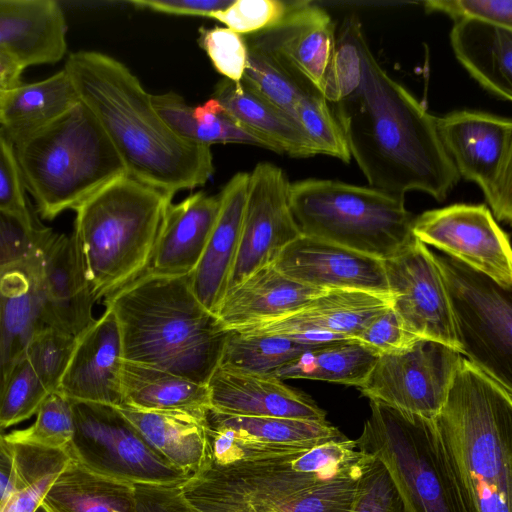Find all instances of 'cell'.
<instances>
[{
	"label": "cell",
	"mask_w": 512,
	"mask_h": 512,
	"mask_svg": "<svg viewBox=\"0 0 512 512\" xmlns=\"http://www.w3.org/2000/svg\"><path fill=\"white\" fill-rule=\"evenodd\" d=\"M76 340L70 333L45 325L31 337L25 357L49 392L57 391Z\"/></svg>",
	"instance_id": "obj_43"
},
{
	"label": "cell",
	"mask_w": 512,
	"mask_h": 512,
	"mask_svg": "<svg viewBox=\"0 0 512 512\" xmlns=\"http://www.w3.org/2000/svg\"><path fill=\"white\" fill-rule=\"evenodd\" d=\"M80 102L68 72L5 91L0 129L14 147L46 129Z\"/></svg>",
	"instance_id": "obj_28"
},
{
	"label": "cell",
	"mask_w": 512,
	"mask_h": 512,
	"mask_svg": "<svg viewBox=\"0 0 512 512\" xmlns=\"http://www.w3.org/2000/svg\"><path fill=\"white\" fill-rule=\"evenodd\" d=\"M11 492L0 512H35L57 475L71 460L67 450L11 443Z\"/></svg>",
	"instance_id": "obj_36"
},
{
	"label": "cell",
	"mask_w": 512,
	"mask_h": 512,
	"mask_svg": "<svg viewBox=\"0 0 512 512\" xmlns=\"http://www.w3.org/2000/svg\"><path fill=\"white\" fill-rule=\"evenodd\" d=\"M35 416L29 427L6 434L8 442L66 450L75 431L72 400L59 391L51 392Z\"/></svg>",
	"instance_id": "obj_41"
},
{
	"label": "cell",
	"mask_w": 512,
	"mask_h": 512,
	"mask_svg": "<svg viewBox=\"0 0 512 512\" xmlns=\"http://www.w3.org/2000/svg\"><path fill=\"white\" fill-rule=\"evenodd\" d=\"M122 406L145 411H175L205 418L211 409L207 384L152 366L123 360Z\"/></svg>",
	"instance_id": "obj_31"
},
{
	"label": "cell",
	"mask_w": 512,
	"mask_h": 512,
	"mask_svg": "<svg viewBox=\"0 0 512 512\" xmlns=\"http://www.w3.org/2000/svg\"><path fill=\"white\" fill-rule=\"evenodd\" d=\"M14 148L26 191L44 220L75 211L102 187L127 174L103 128L81 101Z\"/></svg>",
	"instance_id": "obj_6"
},
{
	"label": "cell",
	"mask_w": 512,
	"mask_h": 512,
	"mask_svg": "<svg viewBox=\"0 0 512 512\" xmlns=\"http://www.w3.org/2000/svg\"><path fill=\"white\" fill-rule=\"evenodd\" d=\"M345 436L328 420L240 416L211 408L206 414L203 463L223 466Z\"/></svg>",
	"instance_id": "obj_17"
},
{
	"label": "cell",
	"mask_w": 512,
	"mask_h": 512,
	"mask_svg": "<svg viewBox=\"0 0 512 512\" xmlns=\"http://www.w3.org/2000/svg\"><path fill=\"white\" fill-rule=\"evenodd\" d=\"M461 355L512 391V289L455 259L434 253Z\"/></svg>",
	"instance_id": "obj_9"
},
{
	"label": "cell",
	"mask_w": 512,
	"mask_h": 512,
	"mask_svg": "<svg viewBox=\"0 0 512 512\" xmlns=\"http://www.w3.org/2000/svg\"><path fill=\"white\" fill-rule=\"evenodd\" d=\"M332 111L369 186L403 198L421 191L443 201L460 177L437 118L374 57L358 17L337 33Z\"/></svg>",
	"instance_id": "obj_1"
},
{
	"label": "cell",
	"mask_w": 512,
	"mask_h": 512,
	"mask_svg": "<svg viewBox=\"0 0 512 512\" xmlns=\"http://www.w3.org/2000/svg\"><path fill=\"white\" fill-rule=\"evenodd\" d=\"M315 347L277 335L229 330L218 366L243 373L273 375L277 369Z\"/></svg>",
	"instance_id": "obj_38"
},
{
	"label": "cell",
	"mask_w": 512,
	"mask_h": 512,
	"mask_svg": "<svg viewBox=\"0 0 512 512\" xmlns=\"http://www.w3.org/2000/svg\"><path fill=\"white\" fill-rule=\"evenodd\" d=\"M207 387L211 408L224 414L327 421L326 411L310 396L273 375L218 366Z\"/></svg>",
	"instance_id": "obj_21"
},
{
	"label": "cell",
	"mask_w": 512,
	"mask_h": 512,
	"mask_svg": "<svg viewBox=\"0 0 512 512\" xmlns=\"http://www.w3.org/2000/svg\"><path fill=\"white\" fill-rule=\"evenodd\" d=\"M173 196L125 174L75 210L71 234L97 301L146 271Z\"/></svg>",
	"instance_id": "obj_5"
},
{
	"label": "cell",
	"mask_w": 512,
	"mask_h": 512,
	"mask_svg": "<svg viewBox=\"0 0 512 512\" xmlns=\"http://www.w3.org/2000/svg\"><path fill=\"white\" fill-rule=\"evenodd\" d=\"M356 443L384 465L408 512H474L434 420L370 400Z\"/></svg>",
	"instance_id": "obj_7"
},
{
	"label": "cell",
	"mask_w": 512,
	"mask_h": 512,
	"mask_svg": "<svg viewBox=\"0 0 512 512\" xmlns=\"http://www.w3.org/2000/svg\"><path fill=\"white\" fill-rule=\"evenodd\" d=\"M63 68L128 175L172 195L203 185L212 176L211 147L176 135L155 109L152 95L123 63L81 50L71 53Z\"/></svg>",
	"instance_id": "obj_2"
},
{
	"label": "cell",
	"mask_w": 512,
	"mask_h": 512,
	"mask_svg": "<svg viewBox=\"0 0 512 512\" xmlns=\"http://www.w3.org/2000/svg\"><path fill=\"white\" fill-rule=\"evenodd\" d=\"M296 121L315 154L349 163L351 154L328 100L317 90L303 95L295 106Z\"/></svg>",
	"instance_id": "obj_40"
},
{
	"label": "cell",
	"mask_w": 512,
	"mask_h": 512,
	"mask_svg": "<svg viewBox=\"0 0 512 512\" xmlns=\"http://www.w3.org/2000/svg\"><path fill=\"white\" fill-rule=\"evenodd\" d=\"M412 234L500 286L512 289L509 237L484 204H453L415 216Z\"/></svg>",
	"instance_id": "obj_13"
},
{
	"label": "cell",
	"mask_w": 512,
	"mask_h": 512,
	"mask_svg": "<svg viewBox=\"0 0 512 512\" xmlns=\"http://www.w3.org/2000/svg\"><path fill=\"white\" fill-rule=\"evenodd\" d=\"M242 127L260 138L267 149L294 158L316 155L298 123L241 82L221 80L213 97Z\"/></svg>",
	"instance_id": "obj_30"
},
{
	"label": "cell",
	"mask_w": 512,
	"mask_h": 512,
	"mask_svg": "<svg viewBox=\"0 0 512 512\" xmlns=\"http://www.w3.org/2000/svg\"><path fill=\"white\" fill-rule=\"evenodd\" d=\"M351 512H408L386 468L374 457L360 479Z\"/></svg>",
	"instance_id": "obj_47"
},
{
	"label": "cell",
	"mask_w": 512,
	"mask_h": 512,
	"mask_svg": "<svg viewBox=\"0 0 512 512\" xmlns=\"http://www.w3.org/2000/svg\"><path fill=\"white\" fill-rule=\"evenodd\" d=\"M289 202L302 236L381 260L414 238L404 199L370 186L309 178L290 184Z\"/></svg>",
	"instance_id": "obj_8"
},
{
	"label": "cell",
	"mask_w": 512,
	"mask_h": 512,
	"mask_svg": "<svg viewBox=\"0 0 512 512\" xmlns=\"http://www.w3.org/2000/svg\"><path fill=\"white\" fill-rule=\"evenodd\" d=\"M290 184L285 172L269 162L258 163L249 173L240 244L228 289L272 265L286 246L302 236L290 207Z\"/></svg>",
	"instance_id": "obj_15"
},
{
	"label": "cell",
	"mask_w": 512,
	"mask_h": 512,
	"mask_svg": "<svg viewBox=\"0 0 512 512\" xmlns=\"http://www.w3.org/2000/svg\"><path fill=\"white\" fill-rule=\"evenodd\" d=\"M24 70L16 61L0 53V90L7 91L21 84Z\"/></svg>",
	"instance_id": "obj_54"
},
{
	"label": "cell",
	"mask_w": 512,
	"mask_h": 512,
	"mask_svg": "<svg viewBox=\"0 0 512 512\" xmlns=\"http://www.w3.org/2000/svg\"><path fill=\"white\" fill-rule=\"evenodd\" d=\"M285 276L323 290H358L391 298L383 260L300 236L272 264Z\"/></svg>",
	"instance_id": "obj_18"
},
{
	"label": "cell",
	"mask_w": 512,
	"mask_h": 512,
	"mask_svg": "<svg viewBox=\"0 0 512 512\" xmlns=\"http://www.w3.org/2000/svg\"><path fill=\"white\" fill-rule=\"evenodd\" d=\"M378 355L411 349L421 338L411 333L392 306L376 316L355 338Z\"/></svg>",
	"instance_id": "obj_48"
},
{
	"label": "cell",
	"mask_w": 512,
	"mask_h": 512,
	"mask_svg": "<svg viewBox=\"0 0 512 512\" xmlns=\"http://www.w3.org/2000/svg\"><path fill=\"white\" fill-rule=\"evenodd\" d=\"M326 291L297 282L269 265L228 289L216 315L228 330L254 326L293 314Z\"/></svg>",
	"instance_id": "obj_26"
},
{
	"label": "cell",
	"mask_w": 512,
	"mask_h": 512,
	"mask_svg": "<svg viewBox=\"0 0 512 512\" xmlns=\"http://www.w3.org/2000/svg\"><path fill=\"white\" fill-rule=\"evenodd\" d=\"M198 43L225 79L240 82L247 60L244 36L227 27L200 28Z\"/></svg>",
	"instance_id": "obj_45"
},
{
	"label": "cell",
	"mask_w": 512,
	"mask_h": 512,
	"mask_svg": "<svg viewBox=\"0 0 512 512\" xmlns=\"http://www.w3.org/2000/svg\"><path fill=\"white\" fill-rule=\"evenodd\" d=\"M443 147L459 177L476 183L493 216L512 221V121L477 110L437 118Z\"/></svg>",
	"instance_id": "obj_11"
},
{
	"label": "cell",
	"mask_w": 512,
	"mask_h": 512,
	"mask_svg": "<svg viewBox=\"0 0 512 512\" xmlns=\"http://www.w3.org/2000/svg\"><path fill=\"white\" fill-rule=\"evenodd\" d=\"M368 465L299 493L289 496L244 497L215 512H351L360 479Z\"/></svg>",
	"instance_id": "obj_37"
},
{
	"label": "cell",
	"mask_w": 512,
	"mask_h": 512,
	"mask_svg": "<svg viewBox=\"0 0 512 512\" xmlns=\"http://www.w3.org/2000/svg\"><path fill=\"white\" fill-rule=\"evenodd\" d=\"M123 348L114 313L100 318L77 336L57 391L74 401L122 406Z\"/></svg>",
	"instance_id": "obj_19"
},
{
	"label": "cell",
	"mask_w": 512,
	"mask_h": 512,
	"mask_svg": "<svg viewBox=\"0 0 512 512\" xmlns=\"http://www.w3.org/2000/svg\"><path fill=\"white\" fill-rule=\"evenodd\" d=\"M450 44L469 75L495 97L512 99V29L477 20H455Z\"/></svg>",
	"instance_id": "obj_29"
},
{
	"label": "cell",
	"mask_w": 512,
	"mask_h": 512,
	"mask_svg": "<svg viewBox=\"0 0 512 512\" xmlns=\"http://www.w3.org/2000/svg\"><path fill=\"white\" fill-rule=\"evenodd\" d=\"M118 408L165 461L190 477L200 470L205 459L206 417L128 406Z\"/></svg>",
	"instance_id": "obj_32"
},
{
	"label": "cell",
	"mask_w": 512,
	"mask_h": 512,
	"mask_svg": "<svg viewBox=\"0 0 512 512\" xmlns=\"http://www.w3.org/2000/svg\"><path fill=\"white\" fill-rule=\"evenodd\" d=\"M246 44L247 60L240 82L296 121L297 102L315 89L299 83L265 51Z\"/></svg>",
	"instance_id": "obj_39"
},
{
	"label": "cell",
	"mask_w": 512,
	"mask_h": 512,
	"mask_svg": "<svg viewBox=\"0 0 512 512\" xmlns=\"http://www.w3.org/2000/svg\"><path fill=\"white\" fill-rule=\"evenodd\" d=\"M67 51V21L54 0H0V53L23 68L54 64Z\"/></svg>",
	"instance_id": "obj_22"
},
{
	"label": "cell",
	"mask_w": 512,
	"mask_h": 512,
	"mask_svg": "<svg viewBox=\"0 0 512 512\" xmlns=\"http://www.w3.org/2000/svg\"><path fill=\"white\" fill-rule=\"evenodd\" d=\"M152 102L170 129L180 138L198 145L248 144L267 149L256 135L238 124L211 98L197 107L189 106L175 92L152 95Z\"/></svg>",
	"instance_id": "obj_34"
},
{
	"label": "cell",
	"mask_w": 512,
	"mask_h": 512,
	"mask_svg": "<svg viewBox=\"0 0 512 512\" xmlns=\"http://www.w3.org/2000/svg\"><path fill=\"white\" fill-rule=\"evenodd\" d=\"M50 393L27 358L22 357L0 387V429L31 418Z\"/></svg>",
	"instance_id": "obj_42"
},
{
	"label": "cell",
	"mask_w": 512,
	"mask_h": 512,
	"mask_svg": "<svg viewBox=\"0 0 512 512\" xmlns=\"http://www.w3.org/2000/svg\"><path fill=\"white\" fill-rule=\"evenodd\" d=\"M427 12H441L455 20H477L512 29V0H430Z\"/></svg>",
	"instance_id": "obj_50"
},
{
	"label": "cell",
	"mask_w": 512,
	"mask_h": 512,
	"mask_svg": "<svg viewBox=\"0 0 512 512\" xmlns=\"http://www.w3.org/2000/svg\"><path fill=\"white\" fill-rule=\"evenodd\" d=\"M133 483L97 473L71 459L45 493L53 512H132Z\"/></svg>",
	"instance_id": "obj_33"
},
{
	"label": "cell",
	"mask_w": 512,
	"mask_h": 512,
	"mask_svg": "<svg viewBox=\"0 0 512 512\" xmlns=\"http://www.w3.org/2000/svg\"><path fill=\"white\" fill-rule=\"evenodd\" d=\"M4 93H5V91L0 90V116H1V104H2V99H3Z\"/></svg>",
	"instance_id": "obj_56"
},
{
	"label": "cell",
	"mask_w": 512,
	"mask_h": 512,
	"mask_svg": "<svg viewBox=\"0 0 512 512\" xmlns=\"http://www.w3.org/2000/svg\"><path fill=\"white\" fill-rule=\"evenodd\" d=\"M289 1L234 0L227 9L212 18L225 24L234 32L248 36L277 24L286 14Z\"/></svg>",
	"instance_id": "obj_46"
},
{
	"label": "cell",
	"mask_w": 512,
	"mask_h": 512,
	"mask_svg": "<svg viewBox=\"0 0 512 512\" xmlns=\"http://www.w3.org/2000/svg\"><path fill=\"white\" fill-rule=\"evenodd\" d=\"M391 298L358 290H329L301 310L254 326L231 329L293 338L307 333L330 332L354 339L380 313Z\"/></svg>",
	"instance_id": "obj_25"
},
{
	"label": "cell",
	"mask_w": 512,
	"mask_h": 512,
	"mask_svg": "<svg viewBox=\"0 0 512 512\" xmlns=\"http://www.w3.org/2000/svg\"><path fill=\"white\" fill-rule=\"evenodd\" d=\"M219 207V194L208 195L203 191L191 194L179 203H170L144 273L166 276L191 274L203 254Z\"/></svg>",
	"instance_id": "obj_24"
},
{
	"label": "cell",
	"mask_w": 512,
	"mask_h": 512,
	"mask_svg": "<svg viewBox=\"0 0 512 512\" xmlns=\"http://www.w3.org/2000/svg\"><path fill=\"white\" fill-rule=\"evenodd\" d=\"M54 234L37 213L24 217L0 211V269L41 253Z\"/></svg>",
	"instance_id": "obj_44"
},
{
	"label": "cell",
	"mask_w": 512,
	"mask_h": 512,
	"mask_svg": "<svg viewBox=\"0 0 512 512\" xmlns=\"http://www.w3.org/2000/svg\"><path fill=\"white\" fill-rule=\"evenodd\" d=\"M0 429V504L11 492L10 477L13 468V447Z\"/></svg>",
	"instance_id": "obj_53"
},
{
	"label": "cell",
	"mask_w": 512,
	"mask_h": 512,
	"mask_svg": "<svg viewBox=\"0 0 512 512\" xmlns=\"http://www.w3.org/2000/svg\"><path fill=\"white\" fill-rule=\"evenodd\" d=\"M234 0H128L127 4L138 9L155 12L210 17L232 5Z\"/></svg>",
	"instance_id": "obj_52"
},
{
	"label": "cell",
	"mask_w": 512,
	"mask_h": 512,
	"mask_svg": "<svg viewBox=\"0 0 512 512\" xmlns=\"http://www.w3.org/2000/svg\"><path fill=\"white\" fill-rule=\"evenodd\" d=\"M0 211L24 217L36 214L29 201L13 144L0 129Z\"/></svg>",
	"instance_id": "obj_49"
},
{
	"label": "cell",
	"mask_w": 512,
	"mask_h": 512,
	"mask_svg": "<svg viewBox=\"0 0 512 512\" xmlns=\"http://www.w3.org/2000/svg\"><path fill=\"white\" fill-rule=\"evenodd\" d=\"M132 512H194L181 484L135 482Z\"/></svg>",
	"instance_id": "obj_51"
},
{
	"label": "cell",
	"mask_w": 512,
	"mask_h": 512,
	"mask_svg": "<svg viewBox=\"0 0 512 512\" xmlns=\"http://www.w3.org/2000/svg\"><path fill=\"white\" fill-rule=\"evenodd\" d=\"M103 304L117 319L124 360L208 383L229 330L196 298L191 274L143 273Z\"/></svg>",
	"instance_id": "obj_3"
},
{
	"label": "cell",
	"mask_w": 512,
	"mask_h": 512,
	"mask_svg": "<svg viewBox=\"0 0 512 512\" xmlns=\"http://www.w3.org/2000/svg\"><path fill=\"white\" fill-rule=\"evenodd\" d=\"M249 173H236L219 193V213L203 254L191 273V286L200 303L216 314L226 294L237 257Z\"/></svg>",
	"instance_id": "obj_23"
},
{
	"label": "cell",
	"mask_w": 512,
	"mask_h": 512,
	"mask_svg": "<svg viewBox=\"0 0 512 512\" xmlns=\"http://www.w3.org/2000/svg\"><path fill=\"white\" fill-rule=\"evenodd\" d=\"M379 355L354 339L333 342L305 351L277 369L281 379H307L359 387Z\"/></svg>",
	"instance_id": "obj_35"
},
{
	"label": "cell",
	"mask_w": 512,
	"mask_h": 512,
	"mask_svg": "<svg viewBox=\"0 0 512 512\" xmlns=\"http://www.w3.org/2000/svg\"><path fill=\"white\" fill-rule=\"evenodd\" d=\"M71 459L120 480L182 484L190 475L159 456L116 406L72 400Z\"/></svg>",
	"instance_id": "obj_10"
},
{
	"label": "cell",
	"mask_w": 512,
	"mask_h": 512,
	"mask_svg": "<svg viewBox=\"0 0 512 512\" xmlns=\"http://www.w3.org/2000/svg\"><path fill=\"white\" fill-rule=\"evenodd\" d=\"M96 302L72 234L55 232L43 252L42 324L77 337L95 322Z\"/></svg>",
	"instance_id": "obj_20"
},
{
	"label": "cell",
	"mask_w": 512,
	"mask_h": 512,
	"mask_svg": "<svg viewBox=\"0 0 512 512\" xmlns=\"http://www.w3.org/2000/svg\"><path fill=\"white\" fill-rule=\"evenodd\" d=\"M460 357L451 347L421 339L409 350L379 355L357 389L369 400L433 420L445 402Z\"/></svg>",
	"instance_id": "obj_12"
},
{
	"label": "cell",
	"mask_w": 512,
	"mask_h": 512,
	"mask_svg": "<svg viewBox=\"0 0 512 512\" xmlns=\"http://www.w3.org/2000/svg\"><path fill=\"white\" fill-rule=\"evenodd\" d=\"M43 252L0 269V387L43 325Z\"/></svg>",
	"instance_id": "obj_27"
},
{
	"label": "cell",
	"mask_w": 512,
	"mask_h": 512,
	"mask_svg": "<svg viewBox=\"0 0 512 512\" xmlns=\"http://www.w3.org/2000/svg\"><path fill=\"white\" fill-rule=\"evenodd\" d=\"M383 263L391 306L405 327L421 339L439 342L461 354L434 253L414 237Z\"/></svg>",
	"instance_id": "obj_14"
},
{
	"label": "cell",
	"mask_w": 512,
	"mask_h": 512,
	"mask_svg": "<svg viewBox=\"0 0 512 512\" xmlns=\"http://www.w3.org/2000/svg\"><path fill=\"white\" fill-rule=\"evenodd\" d=\"M35 512H53V511L49 507H47L44 503L41 502V504L35 510Z\"/></svg>",
	"instance_id": "obj_55"
},
{
	"label": "cell",
	"mask_w": 512,
	"mask_h": 512,
	"mask_svg": "<svg viewBox=\"0 0 512 512\" xmlns=\"http://www.w3.org/2000/svg\"><path fill=\"white\" fill-rule=\"evenodd\" d=\"M433 420L474 512H512V391L461 355Z\"/></svg>",
	"instance_id": "obj_4"
},
{
	"label": "cell",
	"mask_w": 512,
	"mask_h": 512,
	"mask_svg": "<svg viewBox=\"0 0 512 512\" xmlns=\"http://www.w3.org/2000/svg\"><path fill=\"white\" fill-rule=\"evenodd\" d=\"M244 38L268 53L299 83L327 99L337 33L323 8L310 1H289L286 14L277 24Z\"/></svg>",
	"instance_id": "obj_16"
}]
</instances>
